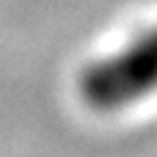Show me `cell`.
I'll list each match as a JSON object with an SVG mask.
<instances>
[{
  "label": "cell",
  "instance_id": "cell-1",
  "mask_svg": "<svg viewBox=\"0 0 157 157\" xmlns=\"http://www.w3.org/2000/svg\"><path fill=\"white\" fill-rule=\"evenodd\" d=\"M77 91L99 113L124 110L157 94V25L132 36L119 50L88 61L77 75Z\"/></svg>",
  "mask_w": 157,
  "mask_h": 157
}]
</instances>
